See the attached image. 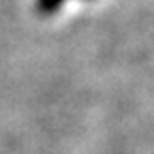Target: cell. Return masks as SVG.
<instances>
[{
    "instance_id": "6da1fadb",
    "label": "cell",
    "mask_w": 154,
    "mask_h": 154,
    "mask_svg": "<svg viewBox=\"0 0 154 154\" xmlns=\"http://www.w3.org/2000/svg\"><path fill=\"white\" fill-rule=\"evenodd\" d=\"M66 2V0H34V11L38 15H54L56 11H60V7Z\"/></svg>"
}]
</instances>
